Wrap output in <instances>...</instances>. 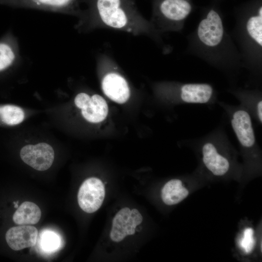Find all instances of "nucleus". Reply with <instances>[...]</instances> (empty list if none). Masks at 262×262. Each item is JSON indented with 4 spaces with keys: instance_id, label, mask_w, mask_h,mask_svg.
Instances as JSON below:
<instances>
[{
    "instance_id": "1",
    "label": "nucleus",
    "mask_w": 262,
    "mask_h": 262,
    "mask_svg": "<svg viewBox=\"0 0 262 262\" xmlns=\"http://www.w3.org/2000/svg\"><path fill=\"white\" fill-rule=\"evenodd\" d=\"M196 143L201 155L202 164L207 171L219 177L229 173L232 165L229 155L233 147L224 131L216 129Z\"/></svg>"
},
{
    "instance_id": "2",
    "label": "nucleus",
    "mask_w": 262,
    "mask_h": 262,
    "mask_svg": "<svg viewBox=\"0 0 262 262\" xmlns=\"http://www.w3.org/2000/svg\"><path fill=\"white\" fill-rule=\"evenodd\" d=\"M105 187L97 178L87 179L81 185L78 193V202L85 212L93 213L101 207L105 197Z\"/></svg>"
},
{
    "instance_id": "3",
    "label": "nucleus",
    "mask_w": 262,
    "mask_h": 262,
    "mask_svg": "<svg viewBox=\"0 0 262 262\" xmlns=\"http://www.w3.org/2000/svg\"><path fill=\"white\" fill-rule=\"evenodd\" d=\"M142 221L143 217L137 209L131 210L128 207L121 209L113 220L110 234L111 240L119 242L127 235L134 234L136 226L140 224Z\"/></svg>"
},
{
    "instance_id": "4",
    "label": "nucleus",
    "mask_w": 262,
    "mask_h": 262,
    "mask_svg": "<svg viewBox=\"0 0 262 262\" xmlns=\"http://www.w3.org/2000/svg\"><path fill=\"white\" fill-rule=\"evenodd\" d=\"M22 160L27 164L38 171H45L52 165L54 152L52 147L46 143L35 145H27L20 152Z\"/></svg>"
},
{
    "instance_id": "5",
    "label": "nucleus",
    "mask_w": 262,
    "mask_h": 262,
    "mask_svg": "<svg viewBox=\"0 0 262 262\" xmlns=\"http://www.w3.org/2000/svg\"><path fill=\"white\" fill-rule=\"evenodd\" d=\"M224 32L223 22L220 15L212 9L200 22L197 34L203 44L208 47L213 48L221 42Z\"/></svg>"
},
{
    "instance_id": "6",
    "label": "nucleus",
    "mask_w": 262,
    "mask_h": 262,
    "mask_svg": "<svg viewBox=\"0 0 262 262\" xmlns=\"http://www.w3.org/2000/svg\"><path fill=\"white\" fill-rule=\"evenodd\" d=\"M74 102L76 106L82 110L83 117L90 122H100L107 115V103L100 95L95 94L90 97L85 93H80L76 96Z\"/></svg>"
},
{
    "instance_id": "7",
    "label": "nucleus",
    "mask_w": 262,
    "mask_h": 262,
    "mask_svg": "<svg viewBox=\"0 0 262 262\" xmlns=\"http://www.w3.org/2000/svg\"><path fill=\"white\" fill-rule=\"evenodd\" d=\"M97 8L101 20L106 25L121 29L128 24V17L121 7L120 0H97Z\"/></svg>"
},
{
    "instance_id": "8",
    "label": "nucleus",
    "mask_w": 262,
    "mask_h": 262,
    "mask_svg": "<svg viewBox=\"0 0 262 262\" xmlns=\"http://www.w3.org/2000/svg\"><path fill=\"white\" fill-rule=\"evenodd\" d=\"M37 229L32 226L20 225L9 229L5 239L9 247L18 251L35 245L37 238Z\"/></svg>"
},
{
    "instance_id": "9",
    "label": "nucleus",
    "mask_w": 262,
    "mask_h": 262,
    "mask_svg": "<svg viewBox=\"0 0 262 262\" xmlns=\"http://www.w3.org/2000/svg\"><path fill=\"white\" fill-rule=\"evenodd\" d=\"M101 87L105 95L118 103H125L130 97V89L126 81L117 73L106 75L102 79Z\"/></svg>"
},
{
    "instance_id": "10",
    "label": "nucleus",
    "mask_w": 262,
    "mask_h": 262,
    "mask_svg": "<svg viewBox=\"0 0 262 262\" xmlns=\"http://www.w3.org/2000/svg\"><path fill=\"white\" fill-rule=\"evenodd\" d=\"M189 195V190L181 180L173 179L167 181L161 190V197L164 203L169 206L179 203Z\"/></svg>"
},
{
    "instance_id": "11",
    "label": "nucleus",
    "mask_w": 262,
    "mask_h": 262,
    "mask_svg": "<svg viewBox=\"0 0 262 262\" xmlns=\"http://www.w3.org/2000/svg\"><path fill=\"white\" fill-rule=\"evenodd\" d=\"M160 9L162 14L167 19L180 21L189 15L192 6L187 0H164Z\"/></svg>"
},
{
    "instance_id": "12",
    "label": "nucleus",
    "mask_w": 262,
    "mask_h": 262,
    "mask_svg": "<svg viewBox=\"0 0 262 262\" xmlns=\"http://www.w3.org/2000/svg\"><path fill=\"white\" fill-rule=\"evenodd\" d=\"M41 216V210L36 204L25 201L14 213L13 220L19 225H33L38 222Z\"/></svg>"
},
{
    "instance_id": "13",
    "label": "nucleus",
    "mask_w": 262,
    "mask_h": 262,
    "mask_svg": "<svg viewBox=\"0 0 262 262\" xmlns=\"http://www.w3.org/2000/svg\"><path fill=\"white\" fill-rule=\"evenodd\" d=\"M74 0H11L14 4L21 7L33 8L51 11L66 10Z\"/></svg>"
},
{
    "instance_id": "14",
    "label": "nucleus",
    "mask_w": 262,
    "mask_h": 262,
    "mask_svg": "<svg viewBox=\"0 0 262 262\" xmlns=\"http://www.w3.org/2000/svg\"><path fill=\"white\" fill-rule=\"evenodd\" d=\"M0 118L7 125H16L22 122L24 118V113L21 108L15 105H1Z\"/></svg>"
},
{
    "instance_id": "15",
    "label": "nucleus",
    "mask_w": 262,
    "mask_h": 262,
    "mask_svg": "<svg viewBox=\"0 0 262 262\" xmlns=\"http://www.w3.org/2000/svg\"><path fill=\"white\" fill-rule=\"evenodd\" d=\"M248 34L260 46H262V7L261 6L258 14L250 16L246 25Z\"/></svg>"
},
{
    "instance_id": "16",
    "label": "nucleus",
    "mask_w": 262,
    "mask_h": 262,
    "mask_svg": "<svg viewBox=\"0 0 262 262\" xmlns=\"http://www.w3.org/2000/svg\"><path fill=\"white\" fill-rule=\"evenodd\" d=\"M61 239L59 236L52 231H46L40 236L42 249L46 252L56 251L60 246Z\"/></svg>"
},
{
    "instance_id": "17",
    "label": "nucleus",
    "mask_w": 262,
    "mask_h": 262,
    "mask_svg": "<svg viewBox=\"0 0 262 262\" xmlns=\"http://www.w3.org/2000/svg\"><path fill=\"white\" fill-rule=\"evenodd\" d=\"M254 233L252 228L250 227L246 228L239 241L240 247L246 254L251 253L254 247L255 241Z\"/></svg>"
},
{
    "instance_id": "18",
    "label": "nucleus",
    "mask_w": 262,
    "mask_h": 262,
    "mask_svg": "<svg viewBox=\"0 0 262 262\" xmlns=\"http://www.w3.org/2000/svg\"><path fill=\"white\" fill-rule=\"evenodd\" d=\"M15 58L12 48L7 44L0 43V71L9 66Z\"/></svg>"
}]
</instances>
